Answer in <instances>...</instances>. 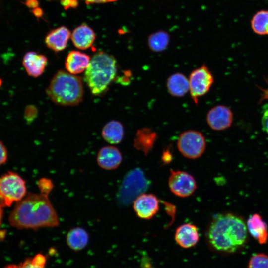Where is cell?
<instances>
[{
	"mask_svg": "<svg viewBox=\"0 0 268 268\" xmlns=\"http://www.w3.org/2000/svg\"><path fill=\"white\" fill-rule=\"evenodd\" d=\"M9 223L19 229L54 228L59 225L58 215L48 195L30 194L18 201L10 214Z\"/></svg>",
	"mask_w": 268,
	"mask_h": 268,
	"instance_id": "6da1fadb",
	"label": "cell"
},
{
	"mask_svg": "<svg viewBox=\"0 0 268 268\" xmlns=\"http://www.w3.org/2000/svg\"><path fill=\"white\" fill-rule=\"evenodd\" d=\"M207 238L209 244L215 250L234 253L247 242L246 224L237 215L230 213L217 214L209 225Z\"/></svg>",
	"mask_w": 268,
	"mask_h": 268,
	"instance_id": "7a4b0ae2",
	"label": "cell"
},
{
	"mask_svg": "<svg viewBox=\"0 0 268 268\" xmlns=\"http://www.w3.org/2000/svg\"><path fill=\"white\" fill-rule=\"evenodd\" d=\"M117 71L114 57L104 52L95 53L85 70L84 80L92 94L101 96L108 89Z\"/></svg>",
	"mask_w": 268,
	"mask_h": 268,
	"instance_id": "3957f363",
	"label": "cell"
},
{
	"mask_svg": "<svg viewBox=\"0 0 268 268\" xmlns=\"http://www.w3.org/2000/svg\"><path fill=\"white\" fill-rule=\"evenodd\" d=\"M46 93L57 105H77L82 101L84 94L82 79L67 71L58 70L51 79Z\"/></svg>",
	"mask_w": 268,
	"mask_h": 268,
	"instance_id": "277c9868",
	"label": "cell"
},
{
	"mask_svg": "<svg viewBox=\"0 0 268 268\" xmlns=\"http://www.w3.org/2000/svg\"><path fill=\"white\" fill-rule=\"evenodd\" d=\"M26 194L25 181L17 174L8 172L0 177V198L3 206L18 202Z\"/></svg>",
	"mask_w": 268,
	"mask_h": 268,
	"instance_id": "5b68a950",
	"label": "cell"
},
{
	"mask_svg": "<svg viewBox=\"0 0 268 268\" xmlns=\"http://www.w3.org/2000/svg\"><path fill=\"white\" fill-rule=\"evenodd\" d=\"M149 185L143 172L135 169L125 176L119 193V200L124 204L131 202L143 194Z\"/></svg>",
	"mask_w": 268,
	"mask_h": 268,
	"instance_id": "8992f818",
	"label": "cell"
},
{
	"mask_svg": "<svg viewBox=\"0 0 268 268\" xmlns=\"http://www.w3.org/2000/svg\"><path fill=\"white\" fill-rule=\"evenodd\" d=\"M177 147L184 157L196 159L201 156L205 151V139L201 132L195 130L186 131L180 134Z\"/></svg>",
	"mask_w": 268,
	"mask_h": 268,
	"instance_id": "52a82bcc",
	"label": "cell"
},
{
	"mask_svg": "<svg viewBox=\"0 0 268 268\" xmlns=\"http://www.w3.org/2000/svg\"><path fill=\"white\" fill-rule=\"evenodd\" d=\"M189 91L195 104L199 98L206 94L214 82L213 76L208 67L203 64L193 70L189 77Z\"/></svg>",
	"mask_w": 268,
	"mask_h": 268,
	"instance_id": "ba28073f",
	"label": "cell"
},
{
	"mask_svg": "<svg viewBox=\"0 0 268 268\" xmlns=\"http://www.w3.org/2000/svg\"><path fill=\"white\" fill-rule=\"evenodd\" d=\"M168 186L174 195L182 198L190 196L197 188L194 178L188 173L179 170H171Z\"/></svg>",
	"mask_w": 268,
	"mask_h": 268,
	"instance_id": "9c48e42d",
	"label": "cell"
},
{
	"mask_svg": "<svg viewBox=\"0 0 268 268\" xmlns=\"http://www.w3.org/2000/svg\"><path fill=\"white\" fill-rule=\"evenodd\" d=\"M159 208L158 198L152 194H142L133 202V209L138 217L149 220L157 213Z\"/></svg>",
	"mask_w": 268,
	"mask_h": 268,
	"instance_id": "30bf717a",
	"label": "cell"
},
{
	"mask_svg": "<svg viewBox=\"0 0 268 268\" xmlns=\"http://www.w3.org/2000/svg\"><path fill=\"white\" fill-rule=\"evenodd\" d=\"M233 119L231 110L224 105L212 108L206 115V122L214 131H223L231 127Z\"/></svg>",
	"mask_w": 268,
	"mask_h": 268,
	"instance_id": "8fae6325",
	"label": "cell"
},
{
	"mask_svg": "<svg viewBox=\"0 0 268 268\" xmlns=\"http://www.w3.org/2000/svg\"><path fill=\"white\" fill-rule=\"evenodd\" d=\"M122 159V153L118 148L113 146H106L98 151L97 162L101 168L113 170L120 165Z\"/></svg>",
	"mask_w": 268,
	"mask_h": 268,
	"instance_id": "7c38bea8",
	"label": "cell"
},
{
	"mask_svg": "<svg viewBox=\"0 0 268 268\" xmlns=\"http://www.w3.org/2000/svg\"><path fill=\"white\" fill-rule=\"evenodd\" d=\"M48 63V59L44 55L34 51L26 53L22 60L23 66L28 75L38 77L44 72Z\"/></svg>",
	"mask_w": 268,
	"mask_h": 268,
	"instance_id": "4fadbf2b",
	"label": "cell"
},
{
	"mask_svg": "<svg viewBox=\"0 0 268 268\" xmlns=\"http://www.w3.org/2000/svg\"><path fill=\"white\" fill-rule=\"evenodd\" d=\"M199 239L198 229L194 224H183L176 229L175 240L182 248H190L194 246L198 243Z\"/></svg>",
	"mask_w": 268,
	"mask_h": 268,
	"instance_id": "5bb4252c",
	"label": "cell"
},
{
	"mask_svg": "<svg viewBox=\"0 0 268 268\" xmlns=\"http://www.w3.org/2000/svg\"><path fill=\"white\" fill-rule=\"evenodd\" d=\"M90 60L89 55L85 53L78 51H71L66 58L65 68L72 74L81 73L86 69Z\"/></svg>",
	"mask_w": 268,
	"mask_h": 268,
	"instance_id": "9a60e30c",
	"label": "cell"
},
{
	"mask_svg": "<svg viewBox=\"0 0 268 268\" xmlns=\"http://www.w3.org/2000/svg\"><path fill=\"white\" fill-rule=\"evenodd\" d=\"M71 36L70 31L66 27L61 26L51 31L45 38L46 46L55 52L64 50Z\"/></svg>",
	"mask_w": 268,
	"mask_h": 268,
	"instance_id": "2e32d148",
	"label": "cell"
},
{
	"mask_svg": "<svg viewBox=\"0 0 268 268\" xmlns=\"http://www.w3.org/2000/svg\"><path fill=\"white\" fill-rule=\"evenodd\" d=\"M246 226L249 233L260 244H265L267 242L268 225L260 214L254 213L250 215L247 221Z\"/></svg>",
	"mask_w": 268,
	"mask_h": 268,
	"instance_id": "e0dca14e",
	"label": "cell"
},
{
	"mask_svg": "<svg viewBox=\"0 0 268 268\" xmlns=\"http://www.w3.org/2000/svg\"><path fill=\"white\" fill-rule=\"evenodd\" d=\"M156 133L149 128L138 130L134 140V147L147 155L152 150L157 139Z\"/></svg>",
	"mask_w": 268,
	"mask_h": 268,
	"instance_id": "ac0fdd59",
	"label": "cell"
},
{
	"mask_svg": "<svg viewBox=\"0 0 268 268\" xmlns=\"http://www.w3.org/2000/svg\"><path fill=\"white\" fill-rule=\"evenodd\" d=\"M73 45L78 49L86 50L93 44L95 35L93 30L86 25H80L71 34Z\"/></svg>",
	"mask_w": 268,
	"mask_h": 268,
	"instance_id": "d6986e66",
	"label": "cell"
},
{
	"mask_svg": "<svg viewBox=\"0 0 268 268\" xmlns=\"http://www.w3.org/2000/svg\"><path fill=\"white\" fill-rule=\"evenodd\" d=\"M89 234L82 227H75L70 229L66 236L68 246L74 251H79L85 248L89 242Z\"/></svg>",
	"mask_w": 268,
	"mask_h": 268,
	"instance_id": "ffe728a7",
	"label": "cell"
},
{
	"mask_svg": "<svg viewBox=\"0 0 268 268\" xmlns=\"http://www.w3.org/2000/svg\"><path fill=\"white\" fill-rule=\"evenodd\" d=\"M166 87L171 95L181 97L189 91V80L183 74L175 73L168 78Z\"/></svg>",
	"mask_w": 268,
	"mask_h": 268,
	"instance_id": "44dd1931",
	"label": "cell"
},
{
	"mask_svg": "<svg viewBox=\"0 0 268 268\" xmlns=\"http://www.w3.org/2000/svg\"><path fill=\"white\" fill-rule=\"evenodd\" d=\"M124 134L123 125L119 121L112 120L108 122L102 128L101 135L103 138L111 144H119Z\"/></svg>",
	"mask_w": 268,
	"mask_h": 268,
	"instance_id": "7402d4cb",
	"label": "cell"
},
{
	"mask_svg": "<svg viewBox=\"0 0 268 268\" xmlns=\"http://www.w3.org/2000/svg\"><path fill=\"white\" fill-rule=\"evenodd\" d=\"M170 36L168 32L160 30L149 35L147 44L149 49L154 52H161L165 50L169 44Z\"/></svg>",
	"mask_w": 268,
	"mask_h": 268,
	"instance_id": "603a6c76",
	"label": "cell"
},
{
	"mask_svg": "<svg viewBox=\"0 0 268 268\" xmlns=\"http://www.w3.org/2000/svg\"><path fill=\"white\" fill-rule=\"evenodd\" d=\"M250 25L255 34L261 36L268 35V10L257 11L251 20Z\"/></svg>",
	"mask_w": 268,
	"mask_h": 268,
	"instance_id": "cb8c5ba5",
	"label": "cell"
},
{
	"mask_svg": "<svg viewBox=\"0 0 268 268\" xmlns=\"http://www.w3.org/2000/svg\"><path fill=\"white\" fill-rule=\"evenodd\" d=\"M46 257L42 254H37L33 258H29L18 264H9L3 268H44Z\"/></svg>",
	"mask_w": 268,
	"mask_h": 268,
	"instance_id": "d4e9b609",
	"label": "cell"
},
{
	"mask_svg": "<svg viewBox=\"0 0 268 268\" xmlns=\"http://www.w3.org/2000/svg\"><path fill=\"white\" fill-rule=\"evenodd\" d=\"M249 268H268V256L264 254H257L250 259Z\"/></svg>",
	"mask_w": 268,
	"mask_h": 268,
	"instance_id": "484cf974",
	"label": "cell"
},
{
	"mask_svg": "<svg viewBox=\"0 0 268 268\" xmlns=\"http://www.w3.org/2000/svg\"><path fill=\"white\" fill-rule=\"evenodd\" d=\"M38 187L41 193L48 195L54 188V184L52 180L47 178H40L37 183Z\"/></svg>",
	"mask_w": 268,
	"mask_h": 268,
	"instance_id": "4316f807",
	"label": "cell"
},
{
	"mask_svg": "<svg viewBox=\"0 0 268 268\" xmlns=\"http://www.w3.org/2000/svg\"><path fill=\"white\" fill-rule=\"evenodd\" d=\"M37 109L33 105H29L25 108L24 113V118L28 123L32 122L37 117Z\"/></svg>",
	"mask_w": 268,
	"mask_h": 268,
	"instance_id": "83f0119b",
	"label": "cell"
},
{
	"mask_svg": "<svg viewBox=\"0 0 268 268\" xmlns=\"http://www.w3.org/2000/svg\"><path fill=\"white\" fill-rule=\"evenodd\" d=\"M261 125L263 130L268 134V108L263 112L261 119Z\"/></svg>",
	"mask_w": 268,
	"mask_h": 268,
	"instance_id": "f1b7e54d",
	"label": "cell"
},
{
	"mask_svg": "<svg viewBox=\"0 0 268 268\" xmlns=\"http://www.w3.org/2000/svg\"><path fill=\"white\" fill-rule=\"evenodd\" d=\"M7 153L5 147L0 141V166L4 164L7 160Z\"/></svg>",
	"mask_w": 268,
	"mask_h": 268,
	"instance_id": "f546056e",
	"label": "cell"
},
{
	"mask_svg": "<svg viewBox=\"0 0 268 268\" xmlns=\"http://www.w3.org/2000/svg\"><path fill=\"white\" fill-rule=\"evenodd\" d=\"M61 2L65 9L75 8L78 5L77 0H61Z\"/></svg>",
	"mask_w": 268,
	"mask_h": 268,
	"instance_id": "4dcf8cb0",
	"label": "cell"
},
{
	"mask_svg": "<svg viewBox=\"0 0 268 268\" xmlns=\"http://www.w3.org/2000/svg\"><path fill=\"white\" fill-rule=\"evenodd\" d=\"M162 159L164 163H168L171 161L172 155L169 148L166 149L165 150H164Z\"/></svg>",
	"mask_w": 268,
	"mask_h": 268,
	"instance_id": "1f68e13d",
	"label": "cell"
},
{
	"mask_svg": "<svg viewBox=\"0 0 268 268\" xmlns=\"http://www.w3.org/2000/svg\"><path fill=\"white\" fill-rule=\"evenodd\" d=\"M26 5L33 9L38 7V1L37 0H26Z\"/></svg>",
	"mask_w": 268,
	"mask_h": 268,
	"instance_id": "d6a6232c",
	"label": "cell"
},
{
	"mask_svg": "<svg viewBox=\"0 0 268 268\" xmlns=\"http://www.w3.org/2000/svg\"><path fill=\"white\" fill-rule=\"evenodd\" d=\"M87 4L110 2L117 0H84Z\"/></svg>",
	"mask_w": 268,
	"mask_h": 268,
	"instance_id": "836d02e7",
	"label": "cell"
},
{
	"mask_svg": "<svg viewBox=\"0 0 268 268\" xmlns=\"http://www.w3.org/2000/svg\"><path fill=\"white\" fill-rule=\"evenodd\" d=\"M32 11L34 15L37 18L41 17L43 14V11L42 9L39 7L33 9Z\"/></svg>",
	"mask_w": 268,
	"mask_h": 268,
	"instance_id": "e575fe53",
	"label": "cell"
},
{
	"mask_svg": "<svg viewBox=\"0 0 268 268\" xmlns=\"http://www.w3.org/2000/svg\"><path fill=\"white\" fill-rule=\"evenodd\" d=\"M140 268H154L151 265V264L145 260L144 262H143L142 264V266Z\"/></svg>",
	"mask_w": 268,
	"mask_h": 268,
	"instance_id": "d590c367",
	"label": "cell"
},
{
	"mask_svg": "<svg viewBox=\"0 0 268 268\" xmlns=\"http://www.w3.org/2000/svg\"><path fill=\"white\" fill-rule=\"evenodd\" d=\"M2 205L0 204V225L1 224V221L2 219Z\"/></svg>",
	"mask_w": 268,
	"mask_h": 268,
	"instance_id": "8d00e7d4",
	"label": "cell"
},
{
	"mask_svg": "<svg viewBox=\"0 0 268 268\" xmlns=\"http://www.w3.org/2000/svg\"><path fill=\"white\" fill-rule=\"evenodd\" d=\"M1 85H2V80L1 79H0V87L1 86Z\"/></svg>",
	"mask_w": 268,
	"mask_h": 268,
	"instance_id": "74e56055",
	"label": "cell"
},
{
	"mask_svg": "<svg viewBox=\"0 0 268 268\" xmlns=\"http://www.w3.org/2000/svg\"><path fill=\"white\" fill-rule=\"evenodd\" d=\"M0 204L2 205L1 204V200H0Z\"/></svg>",
	"mask_w": 268,
	"mask_h": 268,
	"instance_id": "f35d334b",
	"label": "cell"
}]
</instances>
